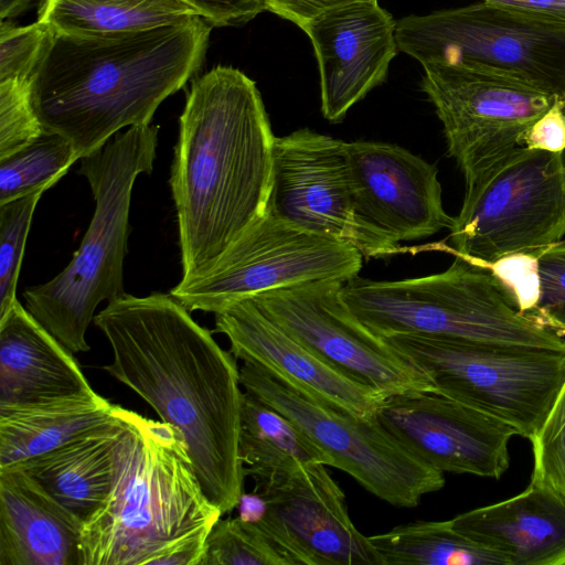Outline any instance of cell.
Here are the masks:
<instances>
[{
  "label": "cell",
  "mask_w": 565,
  "mask_h": 565,
  "mask_svg": "<svg viewBox=\"0 0 565 565\" xmlns=\"http://www.w3.org/2000/svg\"><path fill=\"white\" fill-rule=\"evenodd\" d=\"M122 422L115 417L15 467L85 522L106 501L113 484Z\"/></svg>",
  "instance_id": "obj_23"
},
{
  "label": "cell",
  "mask_w": 565,
  "mask_h": 565,
  "mask_svg": "<svg viewBox=\"0 0 565 565\" xmlns=\"http://www.w3.org/2000/svg\"><path fill=\"white\" fill-rule=\"evenodd\" d=\"M32 102V82H0V159L43 134Z\"/></svg>",
  "instance_id": "obj_33"
},
{
  "label": "cell",
  "mask_w": 565,
  "mask_h": 565,
  "mask_svg": "<svg viewBox=\"0 0 565 565\" xmlns=\"http://www.w3.org/2000/svg\"><path fill=\"white\" fill-rule=\"evenodd\" d=\"M530 440L534 459L531 481L565 495V381L543 424Z\"/></svg>",
  "instance_id": "obj_32"
},
{
  "label": "cell",
  "mask_w": 565,
  "mask_h": 565,
  "mask_svg": "<svg viewBox=\"0 0 565 565\" xmlns=\"http://www.w3.org/2000/svg\"><path fill=\"white\" fill-rule=\"evenodd\" d=\"M450 522L509 565H565V495L550 487L530 481L521 493Z\"/></svg>",
  "instance_id": "obj_20"
},
{
  "label": "cell",
  "mask_w": 565,
  "mask_h": 565,
  "mask_svg": "<svg viewBox=\"0 0 565 565\" xmlns=\"http://www.w3.org/2000/svg\"><path fill=\"white\" fill-rule=\"evenodd\" d=\"M44 190L0 205V317L18 300L17 285L35 206Z\"/></svg>",
  "instance_id": "obj_30"
},
{
  "label": "cell",
  "mask_w": 565,
  "mask_h": 565,
  "mask_svg": "<svg viewBox=\"0 0 565 565\" xmlns=\"http://www.w3.org/2000/svg\"><path fill=\"white\" fill-rule=\"evenodd\" d=\"M198 15L185 0H42L38 21L55 33L89 34L180 24Z\"/></svg>",
  "instance_id": "obj_26"
},
{
  "label": "cell",
  "mask_w": 565,
  "mask_h": 565,
  "mask_svg": "<svg viewBox=\"0 0 565 565\" xmlns=\"http://www.w3.org/2000/svg\"><path fill=\"white\" fill-rule=\"evenodd\" d=\"M540 300L537 313L565 332V242H558L537 254Z\"/></svg>",
  "instance_id": "obj_35"
},
{
  "label": "cell",
  "mask_w": 565,
  "mask_h": 565,
  "mask_svg": "<svg viewBox=\"0 0 565 565\" xmlns=\"http://www.w3.org/2000/svg\"><path fill=\"white\" fill-rule=\"evenodd\" d=\"M266 509L255 523L289 565H383L352 523L344 492L326 465H301L255 483Z\"/></svg>",
  "instance_id": "obj_15"
},
{
  "label": "cell",
  "mask_w": 565,
  "mask_h": 565,
  "mask_svg": "<svg viewBox=\"0 0 565 565\" xmlns=\"http://www.w3.org/2000/svg\"><path fill=\"white\" fill-rule=\"evenodd\" d=\"M201 565H289L269 537L252 521L220 519L205 541Z\"/></svg>",
  "instance_id": "obj_29"
},
{
  "label": "cell",
  "mask_w": 565,
  "mask_h": 565,
  "mask_svg": "<svg viewBox=\"0 0 565 565\" xmlns=\"http://www.w3.org/2000/svg\"><path fill=\"white\" fill-rule=\"evenodd\" d=\"M113 360L104 370L182 436L201 488L222 514L243 495L239 370L170 294H129L94 317Z\"/></svg>",
  "instance_id": "obj_1"
},
{
  "label": "cell",
  "mask_w": 565,
  "mask_h": 565,
  "mask_svg": "<svg viewBox=\"0 0 565 565\" xmlns=\"http://www.w3.org/2000/svg\"><path fill=\"white\" fill-rule=\"evenodd\" d=\"M159 127H129L82 158L78 173L92 189L95 210L68 265L51 280L23 292L29 312L70 352H87L86 331L102 301L124 288L131 193L137 177L150 173Z\"/></svg>",
  "instance_id": "obj_6"
},
{
  "label": "cell",
  "mask_w": 565,
  "mask_h": 565,
  "mask_svg": "<svg viewBox=\"0 0 565 565\" xmlns=\"http://www.w3.org/2000/svg\"><path fill=\"white\" fill-rule=\"evenodd\" d=\"M369 539L383 565H509L500 553L456 531L450 520L402 524Z\"/></svg>",
  "instance_id": "obj_27"
},
{
  "label": "cell",
  "mask_w": 565,
  "mask_h": 565,
  "mask_svg": "<svg viewBox=\"0 0 565 565\" xmlns=\"http://www.w3.org/2000/svg\"><path fill=\"white\" fill-rule=\"evenodd\" d=\"M341 298L370 332L384 339L425 334L462 342L565 351V332L519 310L508 289L478 263L455 254L444 271L402 280L354 277Z\"/></svg>",
  "instance_id": "obj_5"
},
{
  "label": "cell",
  "mask_w": 565,
  "mask_h": 565,
  "mask_svg": "<svg viewBox=\"0 0 565 565\" xmlns=\"http://www.w3.org/2000/svg\"><path fill=\"white\" fill-rule=\"evenodd\" d=\"M317 57L321 113L342 121L356 103L382 85L396 56V20L377 0L329 11L305 31Z\"/></svg>",
  "instance_id": "obj_17"
},
{
  "label": "cell",
  "mask_w": 565,
  "mask_h": 565,
  "mask_svg": "<svg viewBox=\"0 0 565 565\" xmlns=\"http://www.w3.org/2000/svg\"><path fill=\"white\" fill-rule=\"evenodd\" d=\"M77 160L70 141L44 131L22 149L0 159V205L40 190L46 191Z\"/></svg>",
  "instance_id": "obj_28"
},
{
  "label": "cell",
  "mask_w": 565,
  "mask_h": 565,
  "mask_svg": "<svg viewBox=\"0 0 565 565\" xmlns=\"http://www.w3.org/2000/svg\"><path fill=\"white\" fill-rule=\"evenodd\" d=\"M343 284L317 280L268 290L250 299L319 360L383 399L434 392L422 371L353 317L341 298Z\"/></svg>",
  "instance_id": "obj_14"
},
{
  "label": "cell",
  "mask_w": 565,
  "mask_h": 565,
  "mask_svg": "<svg viewBox=\"0 0 565 565\" xmlns=\"http://www.w3.org/2000/svg\"><path fill=\"white\" fill-rule=\"evenodd\" d=\"M215 331L227 337L230 352L259 365L311 396L363 419H372L383 398L341 375L290 337L250 298L215 313Z\"/></svg>",
  "instance_id": "obj_19"
},
{
  "label": "cell",
  "mask_w": 565,
  "mask_h": 565,
  "mask_svg": "<svg viewBox=\"0 0 565 565\" xmlns=\"http://www.w3.org/2000/svg\"><path fill=\"white\" fill-rule=\"evenodd\" d=\"M422 371L434 392L531 439L565 381V351L484 345L425 334L383 339Z\"/></svg>",
  "instance_id": "obj_7"
},
{
  "label": "cell",
  "mask_w": 565,
  "mask_h": 565,
  "mask_svg": "<svg viewBox=\"0 0 565 565\" xmlns=\"http://www.w3.org/2000/svg\"><path fill=\"white\" fill-rule=\"evenodd\" d=\"M454 255L477 263L540 253L565 236V153L516 148L475 189L454 217Z\"/></svg>",
  "instance_id": "obj_9"
},
{
  "label": "cell",
  "mask_w": 565,
  "mask_h": 565,
  "mask_svg": "<svg viewBox=\"0 0 565 565\" xmlns=\"http://www.w3.org/2000/svg\"><path fill=\"white\" fill-rule=\"evenodd\" d=\"M52 36V29L40 21L23 26L1 21L0 82H33Z\"/></svg>",
  "instance_id": "obj_31"
},
{
  "label": "cell",
  "mask_w": 565,
  "mask_h": 565,
  "mask_svg": "<svg viewBox=\"0 0 565 565\" xmlns=\"http://www.w3.org/2000/svg\"><path fill=\"white\" fill-rule=\"evenodd\" d=\"M95 391L40 403L0 406V468L47 452L115 417Z\"/></svg>",
  "instance_id": "obj_24"
},
{
  "label": "cell",
  "mask_w": 565,
  "mask_h": 565,
  "mask_svg": "<svg viewBox=\"0 0 565 565\" xmlns=\"http://www.w3.org/2000/svg\"><path fill=\"white\" fill-rule=\"evenodd\" d=\"M246 392L298 426L364 489L399 508L417 507L445 486L444 473L407 450L376 419H363L311 396L250 362L239 369Z\"/></svg>",
  "instance_id": "obj_10"
},
{
  "label": "cell",
  "mask_w": 565,
  "mask_h": 565,
  "mask_svg": "<svg viewBox=\"0 0 565 565\" xmlns=\"http://www.w3.org/2000/svg\"><path fill=\"white\" fill-rule=\"evenodd\" d=\"M33 0H0V20L7 21L23 13Z\"/></svg>",
  "instance_id": "obj_40"
},
{
  "label": "cell",
  "mask_w": 565,
  "mask_h": 565,
  "mask_svg": "<svg viewBox=\"0 0 565 565\" xmlns=\"http://www.w3.org/2000/svg\"><path fill=\"white\" fill-rule=\"evenodd\" d=\"M507 4L540 14L556 21L565 22V0H483Z\"/></svg>",
  "instance_id": "obj_39"
},
{
  "label": "cell",
  "mask_w": 565,
  "mask_h": 565,
  "mask_svg": "<svg viewBox=\"0 0 565 565\" xmlns=\"http://www.w3.org/2000/svg\"><path fill=\"white\" fill-rule=\"evenodd\" d=\"M202 17L125 32H53L32 82L43 131L65 138L81 160L120 129L150 125L205 61L212 31Z\"/></svg>",
  "instance_id": "obj_3"
},
{
  "label": "cell",
  "mask_w": 565,
  "mask_h": 565,
  "mask_svg": "<svg viewBox=\"0 0 565 565\" xmlns=\"http://www.w3.org/2000/svg\"><path fill=\"white\" fill-rule=\"evenodd\" d=\"M83 523L24 470L0 468V565H82Z\"/></svg>",
  "instance_id": "obj_21"
},
{
  "label": "cell",
  "mask_w": 565,
  "mask_h": 565,
  "mask_svg": "<svg viewBox=\"0 0 565 565\" xmlns=\"http://www.w3.org/2000/svg\"><path fill=\"white\" fill-rule=\"evenodd\" d=\"M345 149L361 211L371 223L398 243L451 227L435 164L387 142L352 141Z\"/></svg>",
  "instance_id": "obj_18"
},
{
  "label": "cell",
  "mask_w": 565,
  "mask_h": 565,
  "mask_svg": "<svg viewBox=\"0 0 565 565\" xmlns=\"http://www.w3.org/2000/svg\"><path fill=\"white\" fill-rule=\"evenodd\" d=\"M398 51L422 65L470 62L565 99V22L483 1L396 21Z\"/></svg>",
  "instance_id": "obj_8"
},
{
  "label": "cell",
  "mask_w": 565,
  "mask_h": 565,
  "mask_svg": "<svg viewBox=\"0 0 565 565\" xmlns=\"http://www.w3.org/2000/svg\"><path fill=\"white\" fill-rule=\"evenodd\" d=\"M422 90L443 124L448 153L466 190L478 186L523 146L532 125L558 97L527 81L479 63L423 65Z\"/></svg>",
  "instance_id": "obj_11"
},
{
  "label": "cell",
  "mask_w": 565,
  "mask_h": 565,
  "mask_svg": "<svg viewBox=\"0 0 565 565\" xmlns=\"http://www.w3.org/2000/svg\"><path fill=\"white\" fill-rule=\"evenodd\" d=\"M537 254L516 253L494 262L478 263L492 271L508 289L519 310L524 313L539 315L537 303L541 288Z\"/></svg>",
  "instance_id": "obj_34"
},
{
  "label": "cell",
  "mask_w": 565,
  "mask_h": 565,
  "mask_svg": "<svg viewBox=\"0 0 565 565\" xmlns=\"http://www.w3.org/2000/svg\"><path fill=\"white\" fill-rule=\"evenodd\" d=\"M379 423L414 456L444 472L499 479L516 430L476 408L431 391L382 401Z\"/></svg>",
  "instance_id": "obj_16"
},
{
  "label": "cell",
  "mask_w": 565,
  "mask_h": 565,
  "mask_svg": "<svg viewBox=\"0 0 565 565\" xmlns=\"http://www.w3.org/2000/svg\"><path fill=\"white\" fill-rule=\"evenodd\" d=\"M266 210L306 230L344 241L366 258L404 250L362 213L345 141L309 128L275 137Z\"/></svg>",
  "instance_id": "obj_13"
},
{
  "label": "cell",
  "mask_w": 565,
  "mask_h": 565,
  "mask_svg": "<svg viewBox=\"0 0 565 565\" xmlns=\"http://www.w3.org/2000/svg\"><path fill=\"white\" fill-rule=\"evenodd\" d=\"M213 28L239 26L265 11V0H185Z\"/></svg>",
  "instance_id": "obj_36"
},
{
  "label": "cell",
  "mask_w": 565,
  "mask_h": 565,
  "mask_svg": "<svg viewBox=\"0 0 565 565\" xmlns=\"http://www.w3.org/2000/svg\"><path fill=\"white\" fill-rule=\"evenodd\" d=\"M274 140L256 83L242 71L217 65L192 81L170 177L182 281L207 271L265 213Z\"/></svg>",
  "instance_id": "obj_2"
},
{
  "label": "cell",
  "mask_w": 565,
  "mask_h": 565,
  "mask_svg": "<svg viewBox=\"0 0 565 565\" xmlns=\"http://www.w3.org/2000/svg\"><path fill=\"white\" fill-rule=\"evenodd\" d=\"M370 0H265V11L288 20L306 31L322 14L338 8Z\"/></svg>",
  "instance_id": "obj_38"
},
{
  "label": "cell",
  "mask_w": 565,
  "mask_h": 565,
  "mask_svg": "<svg viewBox=\"0 0 565 565\" xmlns=\"http://www.w3.org/2000/svg\"><path fill=\"white\" fill-rule=\"evenodd\" d=\"M93 391L73 353L19 300L0 317V406L40 403Z\"/></svg>",
  "instance_id": "obj_22"
},
{
  "label": "cell",
  "mask_w": 565,
  "mask_h": 565,
  "mask_svg": "<svg viewBox=\"0 0 565 565\" xmlns=\"http://www.w3.org/2000/svg\"><path fill=\"white\" fill-rule=\"evenodd\" d=\"M122 433L104 504L84 523L82 565H201L221 510L171 425L117 406Z\"/></svg>",
  "instance_id": "obj_4"
},
{
  "label": "cell",
  "mask_w": 565,
  "mask_h": 565,
  "mask_svg": "<svg viewBox=\"0 0 565 565\" xmlns=\"http://www.w3.org/2000/svg\"><path fill=\"white\" fill-rule=\"evenodd\" d=\"M238 455L254 483L301 465L331 466L329 456L298 426L248 392L243 393Z\"/></svg>",
  "instance_id": "obj_25"
},
{
  "label": "cell",
  "mask_w": 565,
  "mask_h": 565,
  "mask_svg": "<svg viewBox=\"0 0 565 565\" xmlns=\"http://www.w3.org/2000/svg\"><path fill=\"white\" fill-rule=\"evenodd\" d=\"M363 255L353 245L295 225L267 210L204 274L170 295L190 312L215 313L237 300L299 284L359 276Z\"/></svg>",
  "instance_id": "obj_12"
},
{
  "label": "cell",
  "mask_w": 565,
  "mask_h": 565,
  "mask_svg": "<svg viewBox=\"0 0 565 565\" xmlns=\"http://www.w3.org/2000/svg\"><path fill=\"white\" fill-rule=\"evenodd\" d=\"M523 146L551 152L565 151V99L558 98L527 130Z\"/></svg>",
  "instance_id": "obj_37"
}]
</instances>
